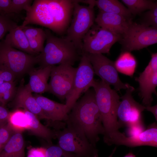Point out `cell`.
<instances>
[{"instance_id":"cell-1","label":"cell","mask_w":157,"mask_h":157,"mask_svg":"<svg viewBox=\"0 0 157 157\" xmlns=\"http://www.w3.org/2000/svg\"><path fill=\"white\" fill-rule=\"evenodd\" d=\"M73 7L72 0H35L21 26L38 25L62 35L70 25Z\"/></svg>"},{"instance_id":"cell-2","label":"cell","mask_w":157,"mask_h":157,"mask_svg":"<svg viewBox=\"0 0 157 157\" xmlns=\"http://www.w3.org/2000/svg\"><path fill=\"white\" fill-rule=\"evenodd\" d=\"M71 110L66 123L79 128L90 142L96 147L100 140L99 135H104V129L94 89L89 88L86 91Z\"/></svg>"},{"instance_id":"cell-3","label":"cell","mask_w":157,"mask_h":157,"mask_svg":"<svg viewBox=\"0 0 157 157\" xmlns=\"http://www.w3.org/2000/svg\"><path fill=\"white\" fill-rule=\"evenodd\" d=\"M93 88L95 99L104 129V142L108 145L114 143L125 134L119 130L117 112L120 97L117 91L102 81L94 80Z\"/></svg>"},{"instance_id":"cell-4","label":"cell","mask_w":157,"mask_h":157,"mask_svg":"<svg viewBox=\"0 0 157 157\" xmlns=\"http://www.w3.org/2000/svg\"><path fill=\"white\" fill-rule=\"evenodd\" d=\"M44 31L46 44L42 51L37 56L40 67L64 64L72 66L80 59L81 54L72 42L65 37L55 36L48 29Z\"/></svg>"},{"instance_id":"cell-5","label":"cell","mask_w":157,"mask_h":157,"mask_svg":"<svg viewBox=\"0 0 157 157\" xmlns=\"http://www.w3.org/2000/svg\"><path fill=\"white\" fill-rule=\"evenodd\" d=\"M67 127L55 131L58 145L64 150L75 154L78 157H98V151L89 142L78 128L66 123Z\"/></svg>"},{"instance_id":"cell-6","label":"cell","mask_w":157,"mask_h":157,"mask_svg":"<svg viewBox=\"0 0 157 157\" xmlns=\"http://www.w3.org/2000/svg\"><path fill=\"white\" fill-rule=\"evenodd\" d=\"M74 7L72 21L65 37L72 42L81 55L83 39L94 24V7L80 5L72 0Z\"/></svg>"},{"instance_id":"cell-7","label":"cell","mask_w":157,"mask_h":157,"mask_svg":"<svg viewBox=\"0 0 157 157\" xmlns=\"http://www.w3.org/2000/svg\"><path fill=\"white\" fill-rule=\"evenodd\" d=\"M37 56L13 47L4 39L0 41V67L9 70L15 76L28 72L33 68L38 63Z\"/></svg>"},{"instance_id":"cell-8","label":"cell","mask_w":157,"mask_h":157,"mask_svg":"<svg viewBox=\"0 0 157 157\" xmlns=\"http://www.w3.org/2000/svg\"><path fill=\"white\" fill-rule=\"evenodd\" d=\"M124 52L138 50L157 43V28L132 21L119 41Z\"/></svg>"},{"instance_id":"cell-9","label":"cell","mask_w":157,"mask_h":157,"mask_svg":"<svg viewBox=\"0 0 157 157\" xmlns=\"http://www.w3.org/2000/svg\"><path fill=\"white\" fill-rule=\"evenodd\" d=\"M121 37L119 35L94 24L83 39L82 53H109L112 46L119 41Z\"/></svg>"},{"instance_id":"cell-10","label":"cell","mask_w":157,"mask_h":157,"mask_svg":"<svg viewBox=\"0 0 157 157\" xmlns=\"http://www.w3.org/2000/svg\"><path fill=\"white\" fill-rule=\"evenodd\" d=\"M80 59L72 89L65 99V104L68 113L70 111L81 94L92 87L94 81V70L87 56L82 53Z\"/></svg>"},{"instance_id":"cell-11","label":"cell","mask_w":157,"mask_h":157,"mask_svg":"<svg viewBox=\"0 0 157 157\" xmlns=\"http://www.w3.org/2000/svg\"><path fill=\"white\" fill-rule=\"evenodd\" d=\"M77 69L66 64L52 66L47 92L60 100L66 99L72 89Z\"/></svg>"},{"instance_id":"cell-12","label":"cell","mask_w":157,"mask_h":157,"mask_svg":"<svg viewBox=\"0 0 157 157\" xmlns=\"http://www.w3.org/2000/svg\"><path fill=\"white\" fill-rule=\"evenodd\" d=\"M82 53L87 56L92 65L94 74L101 81L109 85H113L116 91L127 89L129 84L124 83L121 81L114 62L102 54Z\"/></svg>"},{"instance_id":"cell-13","label":"cell","mask_w":157,"mask_h":157,"mask_svg":"<svg viewBox=\"0 0 157 157\" xmlns=\"http://www.w3.org/2000/svg\"><path fill=\"white\" fill-rule=\"evenodd\" d=\"M135 89L129 85L124 94L120 97L117 112L119 128L128 127L142 121V114L145 106L133 98L132 93Z\"/></svg>"},{"instance_id":"cell-14","label":"cell","mask_w":157,"mask_h":157,"mask_svg":"<svg viewBox=\"0 0 157 157\" xmlns=\"http://www.w3.org/2000/svg\"><path fill=\"white\" fill-rule=\"evenodd\" d=\"M135 80L139 84V95L142 99V105L145 107L151 106L153 100L152 94H157V53L151 55L148 65Z\"/></svg>"},{"instance_id":"cell-15","label":"cell","mask_w":157,"mask_h":157,"mask_svg":"<svg viewBox=\"0 0 157 157\" xmlns=\"http://www.w3.org/2000/svg\"><path fill=\"white\" fill-rule=\"evenodd\" d=\"M12 105L17 109L22 108L28 111L38 118L48 120L32 92L24 85L22 82L17 90Z\"/></svg>"},{"instance_id":"cell-16","label":"cell","mask_w":157,"mask_h":157,"mask_svg":"<svg viewBox=\"0 0 157 157\" xmlns=\"http://www.w3.org/2000/svg\"><path fill=\"white\" fill-rule=\"evenodd\" d=\"M120 15L99 10L94 22L102 28L122 36L132 22Z\"/></svg>"},{"instance_id":"cell-17","label":"cell","mask_w":157,"mask_h":157,"mask_svg":"<svg viewBox=\"0 0 157 157\" xmlns=\"http://www.w3.org/2000/svg\"><path fill=\"white\" fill-rule=\"evenodd\" d=\"M115 145L129 147L143 146L157 147V126L154 122L140 134L126 137L125 135L119 140Z\"/></svg>"},{"instance_id":"cell-18","label":"cell","mask_w":157,"mask_h":157,"mask_svg":"<svg viewBox=\"0 0 157 157\" xmlns=\"http://www.w3.org/2000/svg\"><path fill=\"white\" fill-rule=\"evenodd\" d=\"M33 96L48 120L53 122L67 120L68 113L65 104L57 102L40 94H35Z\"/></svg>"},{"instance_id":"cell-19","label":"cell","mask_w":157,"mask_h":157,"mask_svg":"<svg viewBox=\"0 0 157 157\" xmlns=\"http://www.w3.org/2000/svg\"><path fill=\"white\" fill-rule=\"evenodd\" d=\"M52 66L40 67L38 69L33 68L28 72L29 80L26 87L31 92L42 94L47 92L48 80L50 76Z\"/></svg>"},{"instance_id":"cell-20","label":"cell","mask_w":157,"mask_h":157,"mask_svg":"<svg viewBox=\"0 0 157 157\" xmlns=\"http://www.w3.org/2000/svg\"><path fill=\"white\" fill-rule=\"evenodd\" d=\"M4 40L16 49L34 56L38 55L31 48L28 39L20 25H17L11 30L6 35Z\"/></svg>"},{"instance_id":"cell-21","label":"cell","mask_w":157,"mask_h":157,"mask_svg":"<svg viewBox=\"0 0 157 157\" xmlns=\"http://www.w3.org/2000/svg\"><path fill=\"white\" fill-rule=\"evenodd\" d=\"M22 131L16 130L0 152V157H25Z\"/></svg>"},{"instance_id":"cell-22","label":"cell","mask_w":157,"mask_h":157,"mask_svg":"<svg viewBox=\"0 0 157 157\" xmlns=\"http://www.w3.org/2000/svg\"><path fill=\"white\" fill-rule=\"evenodd\" d=\"M23 110L28 120V130L34 134L44 139L49 143H51L52 139L56 138L55 131L42 125L35 115L26 110Z\"/></svg>"},{"instance_id":"cell-23","label":"cell","mask_w":157,"mask_h":157,"mask_svg":"<svg viewBox=\"0 0 157 157\" xmlns=\"http://www.w3.org/2000/svg\"><path fill=\"white\" fill-rule=\"evenodd\" d=\"M20 26L26 36L31 49L39 54L42 51L44 47V43L46 39L44 30L41 28L27 26Z\"/></svg>"},{"instance_id":"cell-24","label":"cell","mask_w":157,"mask_h":157,"mask_svg":"<svg viewBox=\"0 0 157 157\" xmlns=\"http://www.w3.org/2000/svg\"><path fill=\"white\" fill-rule=\"evenodd\" d=\"M95 4L99 10L120 15L129 19H132V15L129 10L118 0H95Z\"/></svg>"},{"instance_id":"cell-25","label":"cell","mask_w":157,"mask_h":157,"mask_svg":"<svg viewBox=\"0 0 157 157\" xmlns=\"http://www.w3.org/2000/svg\"><path fill=\"white\" fill-rule=\"evenodd\" d=\"M114 63L117 72L130 76H133L137 65L135 58L126 51L121 54Z\"/></svg>"},{"instance_id":"cell-26","label":"cell","mask_w":157,"mask_h":157,"mask_svg":"<svg viewBox=\"0 0 157 157\" xmlns=\"http://www.w3.org/2000/svg\"><path fill=\"white\" fill-rule=\"evenodd\" d=\"M132 15H139L147 10L152 9L157 2L151 0H122Z\"/></svg>"},{"instance_id":"cell-27","label":"cell","mask_w":157,"mask_h":157,"mask_svg":"<svg viewBox=\"0 0 157 157\" xmlns=\"http://www.w3.org/2000/svg\"><path fill=\"white\" fill-rule=\"evenodd\" d=\"M8 122L16 129L28 130V120L23 110L18 109L10 112Z\"/></svg>"},{"instance_id":"cell-28","label":"cell","mask_w":157,"mask_h":157,"mask_svg":"<svg viewBox=\"0 0 157 157\" xmlns=\"http://www.w3.org/2000/svg\"><path fill=\"white\" fill-rule=\"evenodd\" d=\"M31 0H11L7 12V15L10 16L13 13L18 14L23 10L26 12L29 11L33 2Z\"/></svg>"},{"instance_id":"cell-29","label":"cell","mask_w":157,"mask_h":157,"mask_svg":"<svg viewBox=\"0 0 157 157\" xmlns=\"http://www.w3.org/2000/svg\"><path fill=\"white\" fill-rule=\"evenodd\" d=\"M45 147L46 157H78L75 154L64 150L58 145L50 144Z\"/></svg>"},{"instance_id":"cell-30","label":"cell","mask_w":157,"mask_h":157,"mask_svg":"<svg viewBox=\"0 0 157 157\" xmlns=\"http://www.w3.org/2000/svg\"><path fill=\"white\" fill-rule=\"evenodd\" d=\"M17 25L10 16L0 13V41L7 32Z\"/></svg>"},{"instance_id":"cell-31","label":"cell","mask_w":157,"mask_h":157,"mask_svg":"<svg viewBox=\"0 0 157 157\" xmlns=\"http://www.w3.org/2000/svg\"><path fill=\"white\" fill-rule=\"evenodd\" d=\"M142 17L141 24L157 28V2L152 9L144 13Z\"/></svg>"},{"instance_id":"cell-32","label":"cell","mask_w":157,"mask_h":157,"mask_svg":"<svg viewBox=\"0 0 157 157\" xmlns=\"http://www.w3.org/2000/svg\"><path fill=\"white\" fill-rule=\"evenodd\" d=\"M16 129L8 122L0 127V144L4 146L9 140Z\"/></svg>"},{"instance_id":"cell-33","label":"cell","mask_w":157,"mask_h":157,"mask_svg":"<svg viewBox=\"0 0 157 157\" xmlns=\"http://www.w3.org/2000/svg\"><path fill=\"white\" fill-rule=\"evenodd\" d=\"M127 127L126 132L128 137L137 135L145 130L142 121Z\"/></svg>"},{"instance_id":"cell-34","label":"cell","mask_w":157,"mask_h":157,"mask_svg":"<svg viewBox=\"0 0 157 157\" xmlns=\"http://www.w3.org/2000/svg\"><path fill=\"white\" fill-rule=\"evenodd\" d=\"M0 77L4 82H13L15 76L10 71L0 67Z\"/></svg>"},{"instance_id":"cell-35","label":"cell","mask_w":157,"mask_h":157,"mask_svg":"<svg viewBox=\"0 0 157 157\" xmlns=\"http://www.w3.org/2000/svg\"><path fill=\"white\" fill-rule=\"evenodd\" d=\"M46 148L45 147H32L28 148V152L35 157H46Z\"/></svg>"},{"instance_id":"cell-36","label":"cell","mask_w":157,"mask_h":157,"mask_svg":"<svg viewBox=\"0 0 157 157\" xmlns=\"http://www.w3.org/2000/svg\"><path fill=\"white\" fill-rule=\"evenodd\" d=\"M10 113L3 106L0 105V127L8 123Z\"/></svg>"},{"instance_id":"cell-37","label":"cell","mask_w":157,"mask_h":157,"mask_svg":"<svg viewBox=\"0 0 157 157\" xmlns=\"http://www.w3.org/2000/svg\"><path fill=\"white\" fill-rule=\"evenodd\" d=\"M16 88L13 82H4L0 85V96L4 93Z\"/></svg>"},{"instance_id":"cell-38","label":"cell","mask_w":157,"mask_h":157,"mask_svg":"<svg viewBox=\"0 0 157 157\" xmlns=\"http://www.w3.org/2000/svg\"><path fill=\"white\" fill-rule=\"evenodd\" d=\"M11 0H0V13L8 15L7 12L9 8Z\"/></svg>"},{"instance_id":"cell-39","label":"cell","mask_w":157,"mask_h":157,"mask_svg":"<svg viewBox=\"0 0 157 157\" xmlns=\"http://www.w3.org/2000/svg\"><path fill=\"white\" fill-rule=\"evenodd\" d=\"M145 109L151 112L154 116L156 121H157V105L153 106H146Z\"/></svg>"},{"instance_id":"cell-40","label":"cell","mask_w":157,"mask_h":157,"mask_svg":"<svg viewBox=\"0 0 157 157\" xmlns=\"http://www.w3.org/2000/svg\"><path fill=\"white\" fill-rule=\"evenodd\" d=\"M124 157H136V156L131 152H129Z\"/></svg>"},{"instance_id":"cell-41","label":"cell","mask_w":157,"mask_h":157,"mask_svg":"<svg viewBox=\"0 0 157 157\" xmlns=\"http://www.w3.org/2000/svg\"><path fill=\"white\" fill-rule=\"evenodd\" d=\"M116 150V147H115L113 149V150L112 151L111 154L108 157H113V155L115 153Z\"/></svg>"},{"instance_id":"cell-42","label":"cell","mask_w":157,"mask_h":157,"mask_svg":"<svg viewBox=\"0 0 157 157\" xmlns=\"http://www.w3.org/2000/svg\"><path fill=\"white\" fill-rule=\"evenodd\" d=\"M27 157H35L33 154L28 152Z\"/></svg>"},{"instance_id":"cell-43","label":"cell","mask_w":157,"mask_h":157,"mask_svg":"<svg viewBox=\"0 0 157 157\" xmlns=\"http://www.w3.org/2000/svg\"><path fill=\"white\" fill-rule=\"evenodd\" d=\"M4 82L3 81V79L0 77V85L2 84Z\"/></svg>"},{"instance_id":"cell-44","label":"cell","mask_w":157,"mask_h":157,"mask_svg":"<svg viewBox=\"0 0 157 157\" xmlns=\"http://www.w3.org/2000/svg\"><path fill=\"white\" fill-rule=\"evenodd\" d=\"M3 146L0 144V152L2 150Z\"/></svg>"},{"instance_id":"cell-45","label":"cell","mask_w":157,"mask_h":157,"mask_svg":"<svg viewBox=\"0 0 157 157\" xmlns=\"http://www.w3.org/2000/svg\"><path fill=\"white\" fill-rule=\"evenodd\" d=\"M0 101L1 102V98L0 96Z\"/></svg>"},{"instance_id":"cell-46","label":"cell","mask_w":157,"mask_h":157,"mask_svg":"<svg viewBox=\"0 0 157 157\" xmlns=\"http://www.w3.org/2000/svg\"><path fill=\"white\" fill-rule=\"evenodd\" d=\"M0 104H1V102H0Z\"/></svg>"}]
</instances>
